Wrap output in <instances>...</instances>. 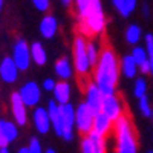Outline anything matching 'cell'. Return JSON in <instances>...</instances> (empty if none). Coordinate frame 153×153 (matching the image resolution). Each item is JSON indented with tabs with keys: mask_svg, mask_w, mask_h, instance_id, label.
I'll return each mask as SVG.
<instances>
[{
	"mask_svg": "<svg viewBox=\"0 0 153 153\" xmlns=\"http://www.w3.org/2000/svg\"><path fill=\"white\" fill-rule=\"evenodd\" d=\"M92 81L101 89L104 95L117 94L120 81V58L109 46L101 49L98 61L92 68Z\"/></svg>",
	"mask_w": 153,
	"mask_h": 153,
	"instance_id": "6da1fadb",
	"label": "cell"
},
{
	"mask_svg": "<svg viewBox=\"0 0 153 153\" xmlns=\"http://www.w3.org/2000/svg\"><path fill=\"white\" fill-rule=\"evenodd\" d=\"M78 31L84 37L101 35L106 29V12L101 0H74Z\"/></svg>",
	"mask_w": 153,
	"mask_h": 153,
	"instance_id": "7a4b0ae2",
	"label": "cell"
},
{
	"mask_svg": "<svg viewBox=\"0 0 153 153\" xmlns=\"http://www.w3.org/2000/svg\"><path fill=\"white\" fill-rule=\"evenodd\" d=\"M113 141L115 152L113 153H138V138L136 130L132 123V118L127 113L113 121Z\"/></svg>",
	"mask_w": 153,
	"mask_h": 153,
	"instance_id": "3957f363",
	"label": "cell"
},
{
	"mask_svg": "<svg viewBox=\"0 0 153 153\" xmlns=\"http://www.w3.org/2000/svg\"><path fill=\"white\" fill-rule=\"evenodd\" d=\"M86 37L84 35H78L74 38L72 42V61H74V69H75V74L80 76V78H89L92 74V63L87 57V52H86Z\"/></svg>",
	"mask_w": 153,
	"mask_h": 153,
	"instance_id": "277c9868",
	"label": "cell"
},
{
	"mask_svg": "<svg viewBox=\"0 0 153 153\" xmlns=\"http://www.w3.org/2000/svg\"><path fill=\"white\" fill-rule=\"evenodd\" d=\"M94 118H95V112L89 107L84 101L78 103L75 107V130L81 135L91 133Z\"/></svg>",
	"mask_w": 153,
	"mask_h": 153,
	"instance_id": "5b68a950",
	"label": "cell"
},
{
	"mask_svg": "<svg viewBox=\"0 0 153 153\" xmlns=\"http://www.w3.org/2000/svg\"><path fill=\"white\" fill-rule=\"evenodd\" d=\"M11 58L14 60V63L17 65L19 71L20 72H25L28 71L29 66H31V49H29V45L25 38H19V40L12 45V55Z\"/></svg>",
	"mask_w": 153,
	"mask_h": 153,
	"instance_id": "8992f818",
	"label": "cell"
},
{
	"mask_svg": "<svg viewBox=\"0 0 153 153\" xmlns=\"http://www.w3.org/2000/svg\"><path fill=\"white\" fill-rule=\"evenodd\" d=\"M61 110V126H63V133L61 138L66 141H72L74 133H75V107L72 103L60 104Z\"/></svg>",
	"mask_w": 153,
	"mask_h": 153,
	"instance_id": "52a82bcc",
	"label": "cell"
},
{
	"mask_svg": "<svg viewBox=\"0 0 153 153\" xmlns=\"http://www.w3.org/2000/svg\"><path fill=\"white\" fill-rule=\"evenodd\" d=\"M80 147L81 153H107V138L91 132L83 135Z\"/></svg>",
	"mask_w": 153,
	"mask_h": 153,
	"instance_id": "ba28073f",
	"label": "cell"
},
{
	"mask_svg": "<svg viewBox=\"0 0 153 153\" xmlns=\"http://www.w3.org/2000/svg\"><path fill=\"white\" fill-rule=\"evenodd\" d=\"M101 112L106 113L112 121H117V120L121 117V115L126 113L123 100H121L117 94L104 95V98H103V104H101Z\"/></svg>",
	"mask_w": 153,
	"mask_h": 153,
	"instance_id": "9c48e42d",
	"label": "cell"
},
{
	"mask_svg": "<svg viewBox=\"0 0 153 153\" xmlns=\"http://www.w3.org/2000/svg\"><path fill=\"white\" fill-rule=\"evenodd\" d=\"M19 95L28 107H35L42 100V86L35 81H26L19 89Z\"/></svg>",
	"mask_w": 153,
	"mask_h": 153,
	"instance_id": "30bf717a",
	"label": "cell"
},
{
	"mask_svg": "<svg viewBox=\"0 0 153 153\" xmlns=\"http://www.w3.org/2000/svg\"><path fill=\"white\" fill-rule=\"evenodd\" d=\"M103 98H104V94L101 92V89L92 80L91 81H86V84H84V103L91 107L95 113L97 112H101Z\"/></svg>",
	"mask_w": 153,
	"mask_h": 153,
	"instance_id": "8fae6325",
	"label": "cell"
},
{
	"mask_svg": "<svg viewBox=\"0 0 153 153\" xmlns=\"http://www.w3.org/2000/svg\"><path fill=\"white\" fill-rule=\"evenodd\" d=\"M9 107H11V115L12 120L17 126H26L28 123V106L23 103L19 92L12 94L9 100Z\"/></svg>",
	"mask_w": 153,
	"mask_h": 153,
	"instance_id": "7c38bea8",
	"label": "cell"
},
{
	"mask_svg": "<svg viewBox=\"0 0 153 153\" xmlns=\"http://www.w3.org/2000/svg\"><path fill=\"white\" fill-rule=\"evenodd\" d=\"M31 120L34 124V129L37 130L38 135H46L51 130V118L46 107L42 106H35L31 115Z\"/></svg>",
	"mask_w": 153,
	"mask_h": 153,
	"instance_id": "4fadbf2b",
	"label": "cell"
},
{
	"mask_svg": "<svg viewBox=\"0 0 153 153\" xmlns=\"http://www.w3.org/2000/svg\"><path fill=\"white\" fill-rule=\"evenodd\" d=\"M20 71L11 57H5L0 61V80L6 84H12L19 80Z\"/></svg>",
	"mask_w": 153,
	"mask_h": 153,
	"instance_id": "5bb4252c",
	"label": "cell"
},
{
	"mask_svg": "<svg viewBox=\"0 0 153 153\" xmlns=\"http://www.w3.org/2000/svg\"><path fill=\"white\" fill-rule=\"evenodd\" d=\"M112 130H113V121L107 117L106 113L97 112L95 118H94V124H92V132L100 135V136L107 138L112 133Z\"/></svg>",
	"mask_w": 153,
	"mask_h": 153,
	"instance_id": "9a60e30c",
	"label": "cell"
},
{
	"mask_svg": "<svg viewBox=\"0 0 153 153\" xmlns=\"http://www.w3.org/2000/svg\"><path fill=\"white\" fill-rule=\"evenodd\" d=\"M46 109H48L49 118H51V129L55 132L57 136L61 138L63 126H61V110H60V104L52 98V100H49V101H48Z\"/></svg>",
	"mask_w": 153,
	"mask_h": 153,
	"instance_id": "2e32d148",
	"label": "cell"
},
{
	"mask_svg": "<svg viewBox=\"0 0 153 153\" xmlns=\"http://www.w3.org/2000/svg\"><path fill=\"white\" fill-rule=\"evenodd\" d=\"M38 31H40L42 37L46 38V40H51L54 38L58 32V20L55 16L52 14H46L43 16V19L38 23Z\"/></svg>",
	"mask_w": 153,
	"mask_h": 153,
	"instance_id": "e0dca14e",
	"label": "cell"
},
{
	"mask_svg": "<svg viewBox=\"0 0 153 153\" xmlns=\"http://www.w3.org/2000/svg\"><path fill=\"white\" fill-rule=\"evenodd\" d=\"M54 100L58 104H66L71 103V97H72V86L68 80H60L57 81L54 91H52Z\"/></svg>",
	"mask_w": 153,
	"mask_h": 153,
	"instance_id": "ac0fdd59",
	"label": "cell"
},
{
	"mask_svg": "<svg viewBox=\"0 0 153 153\" xmlns=\"http://www.w3.org/2000/svg\"><path fill=\"white\" fill-rule=\"evenodd\" d=\"M54 72H55V75L58 76L60 80H68L69 81L74 76V74H75V69H74V65H72L71 58L60 57L55 61V65H54Z\"/></svg>",
	"mask_w": 153,
	"mask_h": 153,
	"instance_id": "d6986e66",
	"label": "cell"
},
{
	"mask_svg": "<svg viewBox=\"0 0 153 153\" xmlns=\"http://www.w3.org/2000/svg\"><path fill=\"white\" fill-rule=\"evenodd\" d=\"M138 72H139L138 65L135 63V60H133V57L130 54L120 58V74L124 76V78L133 80L135 76L138 75Z\"/></svg>",
	"mask_w": 153,
	"mask_h": 153,
	"instance_id": "ffe728a7",
	"label": "cell"
},
{
	"mask_svg": "<svg viewBox=\"0 0 153 153\" xmlns=\"http://www.w3.org/2000/svg\"><path fill=\"white\" fill-rule=\"evenodd\" d=\"M135 60V63L138 65V69L141 74H150V65H149V58H147V51L146 48L135 45L132 49V54H130Z\"/></svg>",
	"mask_w": 153,
	"mask_h": 153,
	"instance_id": "44dd1931",
	"label": "cell"
},
{
	"mask_svg": "<svg viewBox=\"0 0 153 153\" xmlns=\"http://www.w3.org/2000/svg\"><path fill=\"white\" fill-rule=\"evenodd\" d=\"M0 132H2V136L5 138V141L9 146V144L14 143L19 136V126L11 120L0 118Z\"/></svg>",
	"mask_w": 153,
	"mask_h": 153,
	"instance_id": "7402d4cb",
	"label": "cell"
},
{
	"mask_svg": "<svg viewBox=\"0 0 153 153\" xmlns=\"http://www.w3.org/2000/svg\"><path fill=\"white\" fill-rule=\"evenodd\" d=\"M29 49H31L32 63H35L37 66H45L48 61V52H46L45 46L40 42H34L32 45H29Z\"/></svg>",
	"mask_w": 153,
	"mask_h": 153,
	"instance_id": "603a6c76",
	"label": "cell"
},
{
	"mask_svg": "<svg viewBox=\"0 0 153 153\" xmlns=\"http://www.w3.org/2000/svg\"><path fill=\"white\" fill-rule=\"evenodd\" d=\"M124 37H126V42L135 46L139 43V40L143 38V29L139 25H129V26L126 28V32H124Z\"/></svg>",
	"mask_w": 153,
	"mask_h": 153,
	"instance_id": "cb8c5ba5",
	"label": "cell"
},
{
	"mask_svg": "<svg viewBox=\"0 0 153 153\" xmlns=\"http://www.w3.org/2000/svg\"><path fill=\"white\" fill-rule=\"evenodd\" d=\"M101 49H103V48H101L100 42H97V40H87V43H86V52H87V57H89V60H91V63H92V66L98 61L100 54H101Z\"/></svg>",
	"mask_w": 153,
	"mask_h": 153,
	"instance_id": "d4e9b609",
	"label": "cell"
},
{
	"mask_svg": "<svg viewBox=\"0 0 153 153\" xmlns=\"http://www.w3.org/2000/svg\"><path fill=\"white\" fill-rule=\"evenodd\" d=\"M135 84H133V95L135 98H141L144 95H147V80L144 78V76H135Z\"/></svg>",
	"mask_w": 153,
	"mask_h": 153,
	"instance_id": "484cf974",
	"label": "cell"
},
{
	"mask_svg": "<svg viewBox=\"0 0 153 153\" xmlns=\"http://www.w3.org/2000/svg\"><path fill=\"white\" fill-rule=\"evenodd\" d=\"M138 107H139V110H141L143 117H146V118H153V107H152V104H150V100H149L147 95L138 98Z\"/></svg>",
	"mask_w": 153,
	"mask_h": 153,
	"instance_id": "4316f807",
	"label": "cell"
},
{
	"mask_svg": "<svg viewBox=\"0 0 153 153\" xmlns=\"http://www.w3.org/2000/svg\"><path fill=\"white\" fill-rule=\"evenodd\" d=\"M146 51H147V58H149V65H150V75H153V34H147L146 38Z\"/></svg>",
	"mask_w": 153,
	"mask_h": 153,
	"instance_id": "83f0119b",
	"label": "cell"
},
{
	"mask_svg": "<svg viewBox=\"0 0 153 153\" xmlns=\"http://www.w3.org/2000/svg\"><path fill=\"white\" fill-rule=\"evenodd\" d=\"M28 149H29V153H45L43 147H42V143L38 138H31L29 139V144H28Z\"/></svg>",
	"mask_w": 153,
	"mask_h": 153,
	"instance_id": "f1b7e54d",
	"label": "cell"
},
{
	"mask_svg": "<svg viewBox=\"0 0 153 153\" xmlns=\"http://www.w3.org/2000/svg\"><path fill=\"white\" fill-rule=\"evenodd\" d=\"M113 8L118 11V14L123 17H129V12L126 9V0H112Z\"/></svg>",
	"mask_w": 153,
	"mask_h": 153,
	"instance_id": "f546056e",
	"label": "cell"
},
{
	"mask_svg": "<svg viewBox=\"0 0 153 153\" xmlns=\"http://www.w3.org/2000/svg\"><path fill=\"white\" fill-rule=\"evenodd\" d=\"M32 5L37 11L48 12L49 8H51V0H32Z\"/></svg>",
	"mask_w": 153,
	"mask_h": 153,
	"instance_id": "4dcf8cb0",
	"label": "cell"
},
{
	"mask_svg": "<svg viewBox=\"0 0 153 153\" xmlns=\"http://www.w3.org/2000/svg\"><path fill=\"white\" fill-rule=\"evenodd\" d=\"M55 84H57V81H55L54 78H45L43 83H42V91H45V92H52L54 87H55Z\"/></svg>",
	"mask_w": 153,
	"mask_h": 153,
	"instance_id": "1f68e13d",
	"label": "cell"
},
{
	"mask_svg": "<svg viewBox=\"0 0 153 153\" xmlns=\"http://www.w3.org/2000/svg\"><path fill=\"white\" fill-rule=\"evenodd\" d=\"M136 8H138V0H126V9L129 12V16L135 12Z\"/></svg>",
	"mask_w": 153,
	"mask_h": 153,
	"instance_id": "d6a6232c",
	"label": "cell"
},
{
	"mask_svg": "<svg viewBox=\"0 0 153 153\" xmlns=\"http://www.w3.org/2000/svg\"><path fill=\"white\" fill-rule=\"evenodd\" d=\"M141 11H143V16H144V17H149V16H150V6H149L147 2H144V3L141 5Z\"/></svg>",
	"mask_w": 153,
	"mask_h": 153,
	"instance_id": "836d02e7",
	"label": "cell"
},
{
	"mask_svg": "<svg viewBox=\"0 0 153 153\" xmlns=\"http://www.w3.org/2000/svg\"><path fill=\"white\" fill-rule=\"evenodd\" d=\"M60 2H61V5H65V6H71L74 3V0H60Z\"/></svg>",
	"mask_w": 153,
	"mask_h": 153,
	"instance_id": "e575fe53",
	"label": "cell"
},
{
	"mask_svg": "<svg viewBox=\"0 0 153 153\" xmlns=\"http://www.w3.org/2000/svg\"><path fill=\"white\" fill-rule=\"evenodd\" d=\"M17 153H29V149H28V147H20V149L17 150Z\"/></svg>",
	"mask_w": 153,
	"mask_h": 153,
	"instance_id": "d590c367",
	"label": "cell"
},
{
	"mask_svg": "<svg viewBox=\"0 0 153 153\" xmlns=\"http://www.w3.org/2000/svg\"><path fill=\"white\" fill-rule=\"evenodd\" d=\"M0 153H11L8 147H0Z\"/></svg>",
	"mask_w": 153,
	"mask_h": 153,
	"instance_id": "8d00e7d4",
	"label": "cell"
},
{
	"mask_svg": "<svg viewBox=\"0 0 153 153\" xmlns=\"http://www.w3.org/2000/svg\"><path fill=\"white\" fill-rule=\"evenodd\" d=\"M45 153H57V152H55L54 149H51V147H49L48 150H45Z\"/></svg>",
	"mask_w": 153,
	"mask_h": 153,
	"instance_id": "74e56055",
	"label": "cell"
},
{
	"mask_svg": "<svg viewBox=\"0 0 153 153\" xmlns=\"http://www.w3.org/2000/svg\"><path fill=\"white\" fill-rule=\"evenodd\" d=\"M2 9H3V0H0V12H2Z\"/></svg>",
	"mask_w": 153,
	"mask_h": 153,
	"instance_id": "f35d334b",
	"label": "cell"
},
{
	"mask_svg": "<svg viewBox=\"0 0 153 153\" xmlns=\"http://www.w3.org/2000/svg\"><path fill=\"white\" fill-rule=\"evenodd\" d=\"M149 153H153V150H150V152H149Z\"/></svg>",
	"mask_w": 153,
	"mask_h": 153,
	"instance_id": "ab89813d",
	"label": "cell"
}]
</instances>
